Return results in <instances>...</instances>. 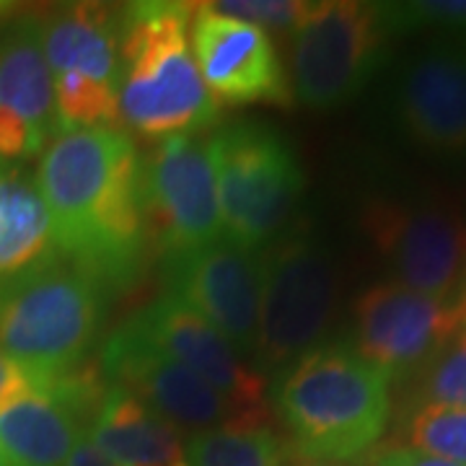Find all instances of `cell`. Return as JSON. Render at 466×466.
<instances>
[{
	"instance_id": "obj_1",
	"label": "cell",
	"mask_w": 466,
	"mask_h": 466,
	"mask_svg": "<svg viewBox=\"0 0 466 466\" xmlns=\"http://www.w3.org/2000/svg\"><path fill=\"white\" fill-rule=\"evenodd\" d=\"M36 187L55 251L106 290L130 283L148 238L133 140L109 125L57 133L42 150Z\"/></svg>"
},
{
	"instance_id": "obj_2",
	"label": "cell",
	"mask_w": 466,
	"mask_h": 466,
	"mask_svg": "<svg viewBox=\"0 0 466 466\" xmlns=\"http://www.w3.org/2000/svg\"><path fill=\"white\" fill-rule=\"evenodd\" d=\"M192 3H133L119 18L116 116L143 137L200 135L220 116V104L192 52Z\"/></svg>"
},
{
	"instance_id": "obj_3",
	"label": "cell",
	"mask_w": 466,
	"mask_h": 466,
	"mask_svg": "<svg viewBox=\"0 0 466 466\" xmlns=\"http://www.w3.org/2000/svg\"><path fill=\"white\" fill-rule=\"evenodd\" d=\"M275 407L300 459L345 464L386 431L391 381L352 345L321 342L280 373Z\"/></svg>"
},
{
	"instance_id": "obj_4",
	"label": "cell",
	"mask_w": 466,
	"mask_h": 466,
	"mask_svg": "<svg viewBox=\"0 0 466 466\" xmlns=\"http://www.w3.org/2000/svg\"><path fill=\"white\" fill-rule=\"evenodd\" d=\"M106 288L57 251L0 283V352L36 386L86 366L104 324Z\"/></svg>"
},
{
	"instance_id": "obj_5",
	"label": "cell",
	"mask_w": 466,
	"mask_h": 466,
	"mask_svg": "<svg viewBox=\"0 0 466 466\" xmlns=\"http://www.w3.org/2000/svg\"><path fill=\"white\" fill-rule=\"evenodd\" d=\"M208 143L223 236L249 251L267 249L288 231L303 192L296 150L259 122H233L208 135Z\"/></svg>"
},
{
	"instance_id": "obj_6",
	"label": "cell",
	"mask_w": 466,
	"mask_h": 466,
	"mask_svg": "<svg viewBox=\"0 0 466 466\" xmlns=\"http://www.w3.org/2000/svg\"><path fill=\"white\" fill-rule=\"evenodd\" d=\"M262 254V306L254 358L283 373L321 345L337 306V269L317 236L285 231Z\"/></svg>"
},
{
	"instance_id": "obj_7",
	"label": "cell",
	"mask_w": 466,
	"mask_h": 466,
	"mask_svg": "<svg viewBox=\"0 0 466 466\" xmlns=\"http://www.w3.org/2000/svg\"><path fill=\"white\" fill-rule=\"evenodd\" d=\"M119 18L122 11L101 3H70L39 26L55 86L57 133L106 127L116 119Z\"/></svg>"
},
{
	"instance_id": "obj_8",
	"label": "cell",
	"mask_w": 466,
	"mask_h": 466,
	"mask_svg": "<svg viewBox=\"0 0 466 466\" xmlns=\"http://www.w3.org/2000/svg\"><path fill=\"white\" fill-rule=\"evenodd\" d=\"M290 78L309 109H334L355 99L381 63L389 26L376 3H309L293 26Z\"/></svg>"
},
{
	"instance_id": "obj_9",
	"label": "cell",
	"mask_w": 466,
	"mask_h": 466,
	"mask_svg": "<svg viewBox=\"0 0 466 466\" xmlns=\"http://www.w3.org/2000/svg\"><path fill=\"white\" fill-rule=\"evenodd\" d=\"M143 210L167 257L223 238L218 182L210 143L202 135H174L158 140L140 158Z\"/></svg>"
},
{
	"instance_id": "obj_10",
	"label": "cell",
	"mask_w": 466,
	"mask_h": 466,
	"mask_svg": "<svg viewBox=\"0 0 466 466\" xmlns=\"http://www.w3.org/2000/svg\"><path fill=\"white\" fill-rule=\"evenodd\" d=\"M466 327V299L438 300L389 280L368 288L355 303L352 350L389 376L412 381Z\"/></svg>"
},
{
	"instance_id": "obj_11",
	"label": "cell",
	"mask_w": 466,
	"mask_h": 466,
	"mask_svg": "<svg viewBox=\"0 0 466 466\" xmlns=\"http://www.w3.org/2000/svg\"><path fill=\"white\" fill-rule=\"evenodd\" d=\"M360 223L397 283L438 300L466 299V226L449 210L373 200Z\"/></svg>"
},
{
	"instance_id": "obj_12",
	"label": "cell",
	"mask_w": 466,
	"mask_h": 466,
	"mask_svg": "<svg viewBox=\"0 0 466 466\" xmlns=\"http://www.w3.org/2000/svg\"><path fill=\"white\" fill-rule=\"evenodd\" d=\"M99 370L109 386L143 401L177 431L202 433L220 425L254 420L218 394L213 386H208L198 373L148 345L130 321L106 339Z\"/></svg>"
},
{
	"instance_id": "obj_13",
	"label": "cell",
	"mask_w": 466,
	"mask_h": 466,
	"mask_svg": "<svg viewBox=\"0 0 466 466\" xmlns=\"http://www.w3.org/2000/svg\"><path fill=\"white\" fill-rule=\"evenodd\" d=\"M168 293L213 324L241 355H254L262 306V254L231 238L168 257Z\"/></svg>"
},
{
	"instance_id": "obj_14",
	"label": "cell",
	"mask_w": 466,
	"mask_h": 466,
	"mask_svg": "<svg viewBox=\"0 0 466 466\" xmlns=\"http://www.w3.org/2000/svg\"><path fill=\"white\" fill-rule=\"evenodd\" d=\"M101 370L84 366L0 404V453L8 466H66L106 391Z\"/></svg>"
},
{
	"instance_id": "obj_15",
	"label": "cell",
	"mask_w": 466,
	"mask_h": 466,
	"mask_svg": "<svg viewBox=\"0 0 466 466\" xmlns=\"http://www.w3.org/2000/svg\"><path fill=\"white\" fill-rule=\"evenodd\" d=\"M127 321L148 345L198 373L202 381L233 401L244 415L267 420L265 376L251 368L213 324H208L182 300L164 293Z\"/></svg>"
},
{
	"instance_id": "obj_16",
	"label": "cell",
	"mask_w": 466,
	"mask_h": 466,
	"mask_svg": "<svg viewBox=\"0 0 466 466\" xmlns=\"http://www.w3.org/2000/svg\"><path fill=\"white\" fill-rule=\"evenodd\" d=\"M189 39L202 81L218 104L293 101L283 63L265 29L202 3L195 5Z\"/></svg>"
},
{
	"instance_id": "obj_17",
	"label": "cell",
	"mask_w": 466,
	"mask_h": 466,
	"mask_svg": "<svg viewBox=\"0 0 466 466\" xmlns=\"http://www.w3.org/2000/svg\"><path fill=\"white\" fill-rule=\"evenodd\" d=\"M397 115L407 135L435 153L466 150V42H435L401 70Z\"/></svg>"
},
{
	"instance_id": "obj_18",
	"label": "cell",
	"mask_w": 466,
	"mask_h": 466,
	"mask_svg": "<svg viewBox=\"0 0 466 466\" xmlns=\"http://www.w3.org/2000/svg\"><path fill=\"white\" fill-rule=\"evenodd\" d=\"M57 135L55 86L39 26H24L0 45V161H24Z\"/></svg>"
},
{
	"instance_id": "obj_19",
	"label": "cell",
	"mask_w": 466,
	"mask_h": 466,
	"mask_svg": "<svg viewBox=\"0 0 466 466\" xmlns=\"http://www.w3.org/2000/svg\"><path fill=\"white\" fill-rule=\"evenodd\" d=\"M88 438L112 466H184L179 431L109 383L88 425Z\"/></svg>"
},
{
	"instance_id": "obj_20",
	"label": "cell",
	"mask_w": 466,
	"mask_h": 466,
	"mask_svg": "<svg viewBox=\"0 0 466 466\" xmlns=\"http://www.w3.org/2000/svg\"><path fill=\"white\" fill-rule=\"evenodd\" d=\"M55 254L50 216L36 177L0 161V283Z\"/></svg>"
},
{
	"instance_id": "obj_21",
	"label": "cell",
	"mask_w": 466,
	"mask_h": 466,
	"mask_svg": "<svg viewBox=\"0 0 466 466\" xmlns=\"http://www.w3.org/2000/svg\"><path fill=\"white\" fill-rule=\"evenodd\" d=\"M288 459V446L267 420L220 425L184 443V466H285Z\"/></svg>"
},
{
	"instance_id": "obj_22",
	"label": "cell",
	"mask_w": 466,
	"mask_h": 466,
	"mask_svg": "<svg viewBox=\"0 0 466 466\" xmlns=\"http://www.w3.org/2000/svg\"><path fill=\"white\" fill-rule=\"evenodd\" d=\"M401 435L407 449L466 466V407L415 404L407 412Z\"/></svg>"
},
{
	"instance_id": "obj_23",
	"label": "cell",
	"mask_w": 466,
	"mask_h": 466,
	"mask_svg": "<svg viewBox=\"0 0 466 466\" xmlns=\"http://www.w3.org/2000/svg\"><path fill=\"white\" fill-rule=\"evenodd\" d=\"M415 404H441V407H466V327L417 373Z\"/></svg>"
},
{
	"instance_id": "obj_24",
	"label": "cell",
	"mask_w": 466,
	"mask_h": 466,
	"mask_svg": "<svg viewBox=\"0 0 466 466\" xmlns=\"http://www.w3.org/2000/svg\"><path fill=\"white\" fill-rule=\"evenodd\" d=\"M389 32L397 29H449L466 32V0H417L381 5Z\"/></svg>"
},
{
	"instance_id": "obj_25",
	"label": "cell",
	"mask_w": 466,
	"mask_h": 466,
	"mask_svg": "<svg viewBox=\"0 0 466 466\" xmlns=\"http://www.w3.org/2000/svg\"><path fill=\"white\" fill-rule=\"evenodd\" d=\"M213 8L226 16L254 24L265 32L267 29L293 32V26L306 14L309 3H300V0H228V3H213Z\"/></svg>"
},
{
	"instance_id": "obj_26",
	"label": "cell",
	"mask_w": 466,
	"mask_h": 466,
	"mask_svg": "<svg viewBox=\"0 0 466 466\" xmlns=\"http://www.w3.org/2000/svg\"><path fill=\"white\" fill-rule=\"evenodd\" d=\"M363 466H456L449 461H441L433 456L417 453V451L407 449V446H383V449L370 451Z\"/></svg>"
},
{
	"instance_id": "obj_27",
	"label": "cell",
	"mask_w": 466,
	"mask_h": 466,
	"mask_svg": "<svg viewBox=\"0 0 466 466\" xmlns=\"http://www.w3.org/2000/svg\"><path fill=\"white\" fill-rule=\"evenodd\" d=\"M32 386H36V383L29 379V373H24L11 358H5L0 352V404L21 394V391H26V389H32Z\"/></svg>"
},
{
	"instance_id": "obj_28",
	"label": "cell",
	"mask_w": 466,
	"mask_h": 466,
	"mask_svg": "<svg viewBox=\"0 0 466 466\" xmlns=\"http://www.w3.org/2000/svg\"><path fill=\"white\" fill-rule=\"evenodd\" d=\"M66 466H112L104 456L99 453V449L91 443V438L88 433L76 443V449L70 453V459H67Z\"/></svg>"
},
{
	"instance_id": "obj_29",
	"label": "cell",
	"mask_w": 466,
	"mask_h": 466,
	"mask_svg": "<svg viewBox=\"0 0 466 466\" xmlns=\"http://www.w3.org/2000/svg\"><path fill=\"white\" fill-rule=\"evenodd\" d=\"M285 466H345V464H334V461H314V459H300V461H288Z\"/></svg>"
},
{
	"instance_id": "obj_30",
	"label": "cell",
	"mask_w": 466,
	"mask_h": 466,
	"mask_svg": "<svg viewBox=\"0 0 466 466\" xmlns=\"http://www.w3.org/2000/svg\"><path fill=\"white\" fill-rule=\"evenodd\" d=\"M0 466H8L5 464V459H3V453H0Z\"/></svg>"
},
{
	"instance_id": "obj_31",
	"label": "cell",
	"mask_w": 466,
	"mask_h": 466,
	"mask_svg": "<svg viewBox=\"0 0 466 466\" xmlns=\"http://www.w3.org/2000/svg\"><path fill=\"white\" fill-rule=\"evenodd\" d=\"M3 11H5V5H3V3H0V14H3Z\"/></svg>"
}]
</instances>
